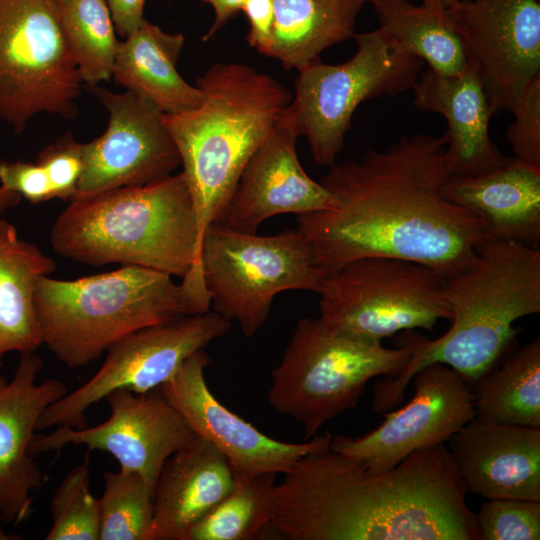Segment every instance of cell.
<instances>
[{"label": "cell", "mask_w": 540, "mask_h": 540, "mask_svg": "<svg viewBox=\"0 0 540 540\" xmlns=\"http://www.w3.org/2000/svg\"><path fill=\"white\" fill-rule=\"evenodd\" d=\"M241 12L250 25L246 36L248 44L259 53L269 56L273 43V0H246Z\"/></svg>", "instance_id": "obj_37"}, {"label": "cell", "mask_w": 540, "mask_h": 540, "mask_svg": "<svg viewBox=\"0 0 540 540\" xmlns=\"http://www.w3.org/2000/svg\"><path fill=\"white\" fill-rule=\"evenodd\" d=\"M89 486L87 461L66 474L50 502L52 525L46 540H99V498Z\"/></svg>", "instance_id": "obj_32"}, {"label": "cell", "mask_w": 540, "mask_h": 540, "mask_svg": "<svg viewBox=\"0 0 540 540\" xmlns=\"http://www.w3.org/2000/svg\"><path fill=\"white\" fill-rule=\"evenodd\" d=\"M55 268L51 257L0 216V370L6 354L35 352L42 345L33 295L37 281Z\"/></svg>", "instance_id": "obj_25"}, {"label": "cell", "mask_w": 540, "mask_h": 540, "mask_svg": "<svg viewBox=\"0 0 540 540\" xmlns=\"http://www.w3.org/2000/svg\"><path fill=\"white\" fill-rule=\"evenodd\" d=\"M53 250L90 266L134 265L182 278L195 313L210 310L192 197L182 172L70 201L50 231Z\"/></svg>", "instance_id": "obj_4"}, {"label": "cell", "mask_w": 540, "mask_h": 540, "mask_svg": "<svg viewBox=\"0 0 540 540\" xmlns=\"http://www.w3.org/2000/svg\"><path fill=\"white\" fill-rule=\"evenodd\" d=\"M444 196L480 217L487 236L540 248V168L515 157L472 177H449Z\"/></svg>", "instance_id": "obj_23"}, {"label": "cell", "mask_w": 540, "mask_h": 540, "mask_svg": "<svg viewBox=\"0 0 540 540\" xmlns=\"http://www.w3.org/2000/svg\"><path fill=\"white\" fill-rule=\"evenodd\" d=\"M234 483L224 455L194 436L162 466L154 485V514L145 540H181L184 532L211 510Z\"/></svg>", "instance_id": "obj_22"}, {"label": "cell", "mask_w": 540, "mask_h": 540, "mask_svg": "<svg viewBox=\"0 0 540 540\" xmlns=\"http://www.w3.org/2000/svg\"><path fill=\"white\" fill-rule=\"evenodd\" d=\"M153 494L154 485L137 472H105L99 540H145L154 514Z\"/></svg>", "instance_id": "obj_31"}, {"label": "cell", "mask_w": 540, "mask_h": 540, "mask_svg": "<svg viewBox=\"0 0 540 540\" xmlns=\"http://www.w3.org/2000/svg\"><path fill=\"white\" fill-rule=\"evenodd\" d=\"M354 38L357 50L346 62L331 65L318 58L297 70L287 111L318 166L335 163L362 102L412 89L425 63L394 49L380 28Z\"/></svg>", "instance_id": "obj_9"}, {"label": "cell", "mask_w": 540, "mask_h": 540, "mask_svg": "<svg viewBox=\"0 0 540 540\" xmlns=\"http://www.w3.org/2000/svg\"><path fill=\"white\" fill-rule=\"evenodd\" d=\"M211 361L204 349L196 351L159 388L191 431L224 455L234 476L285 474L301 457L330 447V433L317 434L301 443L283 442L233 413L207 385L204 372Z\"/></svg>", "instance_id": "obj_17"}, {"label": "cell", "mask_w": 540, "mask_h": 540, "mask_svg": "<svg viewBox=\"0 0 540 540\" xmlns=\"http://www.w3.org/2000/svg\"><path fill=\"white\" fill-rule=\"evenodd\" d=\"M0 186L17 193L32 204L54 199L49 178L37 162L1 160Z\"/></svg>", "instance_id": "obj_36"}, {"label": "cell", "mask_w": 540, "mask_h": 540, "mask_svg": "<svg viewBox=\"0 0 540 540\" xmlns=\"http://www.w3.org/2000/svg\"><path fill=\"white\" fill-rule=\"evenodd\" d=\"M453 0H422V4L438 11H445Z\"/></svg>", "instance_id": "obj_41"}, {"label": "cell", "mask_w": 540, "mask_h": 540, "mask_svg": "<svg viewBox=\"0 0 540 540\" xmlns=\"http://www.w3.org/2000/svg\"><path fill=\"white\" fill-rule=\"evenodd\" d=\"M200 269L212 311L237 322L246 337L267 321L277 294L318 293L325 277L297 229L261 236L210 225L201 242Z\"/></svg>", "instance_id": "obj_8"}, {"label": "cell", "mask_w": 540, "mask_h": 540, "mask_svg": "<svg viewBox=\"0 0 540 540\" xmlns=\"http://www.w3.org/2000/svg\"><path fill=\"white\" fill-rule=\"evenodd\" d=\"M471 388L475 419L540 427V339L509 349Z\"/></svg>", "instance_id": "obj_28"}, {"label": "cell", "mask_w": 540, "mask_h": 540, "mask_svg": "<svg viewBox=\"0 0 540 540\" xmlns=\"http://www.w3.org/2000/svg\"><path fill=\"white\" fill-rule=\"evenodd\" d=\"M20 201V195L0 186V216L6 211L16 207Z\"/></svg>", "instance_id": "obj_40"}, {"label": "cell", "mask_w": 540, "mask_h": 540, "mask_svg": "<svg viewBox=\"0 0 540 540\" xmlns=\"http://www.w3.org/2000/svg\"><path fill=\"white\" fill-rule=\"evenodd\" d=\"M410 382L414 395L405 406L384 414L383 422L364 436L332 437L329 448L361 461L372 473H381L413 452L446 444L474 419L472 388L448 365L429 364Z\"/></svg>", "instance_id": "obj_15"}, {"label": "cell", "mask_w": 540, "mask_h": 540, "mask_svg": "<svg viewBox=\"0 0 540 540\" xmlns=\"http://www.w3.org/2000/svg\"><path fill=\"white\" fill-rule=\"evenodd\" d=\"M275 473L252 478L234 476L231 490L191 525L181 540H250L272 526L276 500Z\"/></svg>", "instance_id": "obj_29"}, {"label": "cell", "mask_w": 540, "mask_h": 540, "mask_svg": "<svg viewBox=\"0 0 540 540\" xmlns=\"http://www.w3.org/2000/svg\"><path fill=\"white\" fill-rule=\"evenodd\" d=\"M446 445L467 493L540 502V427L474 418Z\"/></svg>", "instance_id": "obj_20"}, {"label": "cell", "mask_w": 540, "mask_h": 540, "mask_svg": "<svg viewBox=\"0 0 540 540\" xmlns=\"http://www.w3.org/2000/svg\"><path fill=\"white\" fill-rule=\"evenodd\" d=\"M446 13L482 82L491 115L512 112L540 75L539 1L453 0Z\"/></svg>", "instance_id": "obj_13"}, {"label": "cell", "mask_w": 540, "mask_h": 540, "mask_svg": "<svg viewBox=\"0 0 540 540\" xmlns=\"http://www.w3.org/2000/svg\"><path fill=\"white\" fill-rule=\"evenodd\" d=\"M81 84L56 0H0V119L15 133L41 113L72 119Z\"/></svg>", "instance_id": "obj_11"}, {"label": "cell", "mask_w": 540, "mask_h": 540, "mask_svg": "<svg viewBox=\"0 0 540 540\" xmlns=\"http://www.w3.org/2000/svg\"><path fill=\"white\" fill-rule=\"evenodd\" d=\"M104 400L111 409L106 421L83 429L58 426L51 433H35L30 453L36 457L68 444L85 445L90 451L111 454L120 469L137 472L155 485L166 460L195 434L159 387L144 394L119 389Z\"/></svg>", "instance_id": "obj_16"}, {"label": "cell", "mask_w": 540, "mask_h": 540, "mask_svg": "<svg viewBox=\"0 0 540 540\" xmlns=\"http://www.w3.org/2000/svg\"><path fill=\"white\" fill-rule=\"evenodd\" d=\"M184 42L183 34L165 32L144 19L137 30L118 42L112 77L164 114L193 109L203 94L177 71Z\"/></svg>", "instance_id": "obj_24"}, {"label": "cell", "mask_w": 540, "mask_h": 540, "mask_svg": "<svg viewBox=\"0 0 540 540\" xmlns=\"http://www.w3.org/2000/svg\"><path fill=\"white\" fill-rule=\"evenodd\" d=\"M405 346L388 348L326 324L301 318L273 369L268 403L293 418L308 440L328 421L358 405L367 382L394 377L407 365Z\"/></svg>", "instance_id": "obj_7"}, {"label": "cell", "mask_w": 540, "mask_h": 540, "mask_svg": "<svg viewBox=\"0 0 540 540\" xmlns=\"http://www.w3.org/2000/svg\"><path fill=\"white\" fill-rule=\"evenodd\" d=\"M22 539V537L18 534H10L4 531L0 524V540H18Z\"/></svg>", "instance_id": "obj_42"}, {"label": "cell", "mask_w": 540, "mask_h": 540, "mask_svg": "<svg viewBox=\"0 0 540 540\" xmlns=\"http://www.w3.org/2000/svg\"><path fill=\"white\" fill-rule=\"evenodd\" d=\"M43 359L21 353L11 381L0 374V520L17 526L33 511L32 493L47 477L30 453L43 411L68 391L58 379L37 383Z\"/></svg>", "instance_id": "obj_19"}, {"label": "cell", "mask_w": 540, "mask_h": 540, "mask_svg": "<svg viewBox=\"0 0 540 540\" xmlns=\"http://www.w3.org/2000/svg\"><path fill=\"white\" fill-rule=\"evenodd\" d=\"M203 97L193 109L164 114L181 158L196 213L200 248L242 171L291 101L272 76L241 63H215L196 79Z\"/></svg>", "instance_id": "obj_5"}, {"label": "cell", "mask_w": 540, "mask_h": 540, "mask_svg": "<svg viewBox=\"0 0 540 540\" xmlns=\"http://www.w3.org/2000/svg\"><path fill=\"white\" fill-rule=\"evenodd\" d=\"M380 29L398 52L415 56L442 76L460 74L467 65L463 39L446 10L407 0H369Z\"/></svg>", "instance_id": "obj_27"}, {"label": "cell", "mask_w": 540, "mask_h": 540, "mask_svg": "<svg viewBox=\"0 0 540 540\" xmlns=\"http://www.w3.org/2000/svg\"><path fill=\"white\" fill-rule=\"evenodd\" d=\"M148 0H106L117 35L127 37L142 24Z\"/></svg>", "instance_id": "obj_38"}, {"label": "cell", "mask_w": 540, "mask_h": 540, "mask_svg": "<svg viewBox=\"0 0 540 540\" xmlns=\"http://www.w3.org/2000/svg\"><path fill=\"white\" fill-rule=\"evenodd\" d=\"M232 322L212 310L137 330L114 344L100 369L41 414L36 431L52 426L87 427L86 411L119 389L150 392L170 380L193 353L223 337Z\"/></svg>", "instance_id": "obj_12"}, {"label": "cell", "mask_w": 540, "mask_h": 540, "mask_svg": "<svg viewBox=\"0 0 540 540\" xmlns=\"http://www.w3.org/2000/svg\"><path fill=\"white\" fill-rule=\"evenodd\" d=\"M56 5L82 83L110 80L119 41L106 0H56Z\"/></svg>", "instance_id": "obj_30"}, {"label": "cell", "mask_w": 540, "mask_h": 540, "mask_svg": "<svg viewBox=\"0 0 540 540\" xmlns=\"http://www.w3.org/2000/svg\"><path fill=\"white\" fill-rule=\"evenodd\" d=\"M466 494L446 444L381 473L327 448L276 485L272 527L288 540H478Z\"/></svg>", "instance_id": "obj_2"}, {"label": "cell", "mask_w": 540, "mask_h": 540, "mask_svg": "<svg viewBox=\"0 0 540 540\" xmlns=\"http://www.w3.org/2000/svg\"><path fill=\"white\" fill-rule=\"evenodd\" d=\"M36 162L44 168L54 198L72 201L84 169L82 143L68 132L46 146Z\"/></svg>", "instance_id": "obj_35"}, {"label": "cell", "mask_w": 540, "mask_h": 540, "mask_svg": "<svg viewBox=\"0 0 540 540\" xmlns=\"http://www.w3.org/2000/svg\"><path fill=\"white\" fill-rule=\"evenodd\" d=\"M108 112L104 133L82 143L84 169L72 201L148 184L173 174L181 158L163 120L148 100L125 90L87 86Z\"/></svg>", "instance_id": "obj_14"}, {"label": "cell", "mask_w": 540, "mask_h": 540, "mask_svg": "<svg viewBox=\"0 0 540 540\" xmlns=\"http://www.w3.org/2000/svg\"><path fill=\"white\" fill-rule=\"evenodd\" d=\"M506 137L515 158L540 168V75L525 87Z\"/></svg>", "instance_id": "obj_34"}, {"label": "cell", "mask_w": 540, "mask_h": 540, "mask_svg": "<svg viewBox=\"0 0 540 540\" xmlns=\"http://www.w3.org/2000/svg\"><path fill=\"white\" fill-rule=\"evenodd\" d=\"M474 520L478 540H539L540 502L520 499H488Z\"/></svg>", "instance_id": "obj_33"}, {"label": "cell", "mask_w": 540, "mask_h": 540, "mask_svg": "<svg viewBox=\"0 0 540 540\" xmlns=\"http://www.w3.org/2000/svg\"><path fill=\"white\" fill-rule=\"evenodd\" d=\"M369 0H273V43L268 57L284 69H300L327 48L355 35Z\"/></svg>", "instance_id": "obj_26"}, {"label": "cell", "mask_w": 540, "mask_h": 540, "mask_svg": "<svg viewBox=\"0 0 540 540\" xmlns=\"http://www.w3.org/2000/svg\"><path fill=\"white\" fill-rule=\"evenodd\" d=\"M451 326L430 340L414 330L400 332L398 345L411 357L394 377L373 388V409L382 413L397 406L413 375L432 363L448 365L472 385L516 341L514 323L540 312V248L486 237L471 262L445 277Z\"/></svg>", "instance_id": "obj_3"}, {"label": "cell", "mask_w": 540, "mask_h": 540, "mask_svg": "<svg viewBox=\"0 0 540 540\" xmlns=\"http://www.w3.org/2000/svg\"><path fill=\"white\" fill-rule=\"evenodd\" d=\"M447 134L403 136L360 161L334 163L320 183L333 210L297 215V230L328 275L366 257L426 265L447 277L465 268L486 238L484 221L448 200Z\"/></svg>", "instance_id": "obj_1"}, {"label": "cell", "mask_w": 540, "mask_h": 540, "mask_svg": "<svg viewBox=\"0 0 540 540\" xmlns=\"http://www.w3.org/2000/svg\"><path fill=\"white\" fill-rule=\"evenodd\" d=\"M318 294L326 324L378 343L406 330L432 331L438 320L452 316L445 276L399 258L353 260L326 275Z\"/></svg>", "instance_id": "obj_10"}, {"label": "cell", "mask_w": 540, "mask_h": 540, "mask_svg": "<svg viewBox=\"0 0 540 540\" xmlns=\"http://www.w3.org/2000/svg\"><path fill=\"white\" fill-rule=\"evenodd\" d=\"M298 134L287 108L245 165L235 190L211 225L255 234L265 220L281 214L333 210L336 197L302 168Z\"/></svg>", "instance_id": "obj_18"}, {"label": "cell", "mask_w": 540, "mask_h": 540, "mask_svg": "<svg viewBox=\"0 0 540 540\" xmlns=\"http://www.w3.org/2000/svg\"><path fill=\"white\" fill-rule=\"evenodd\" d=\"M412 90L418 110L439 113L447 122L449 177L481 175L505 160L489 134L492 115L482 82L468 63L454 76H442L427 68Z\"/></svg>", "instance_id": "obj_21"}, {"label": "cell", "mask_w": 540, "mask_h": 540, "mask_svg": "<svg viewBox=\"0 0 540 540\" xmlns=\"http://www.w3.org/2000/svg\"><path fill=\"white\" fill-rule=\"evenodd\" d=\"M211 5L214 11V21L209 31L203 36L207 41L222 29L234 16L242 11L246 0H200Z\"/></svg>", "instance_id": "obj_39"}, {"label": "cell", "mask_w": 540, "mask_h": 540, "mask_svg": "<svg viewBox=\"0 0 540 540\" xmlns=\"http://www.w3.org/2000/svg\"><path fill=\"white\" fill-rule=\"evenodd\" d=\"M33 302L42 345L73 369L137 330L195 314L171 275L134 265L75 280L41 277Z\"/></svg>", "instance_id": "obj_6"}]
</instances>
